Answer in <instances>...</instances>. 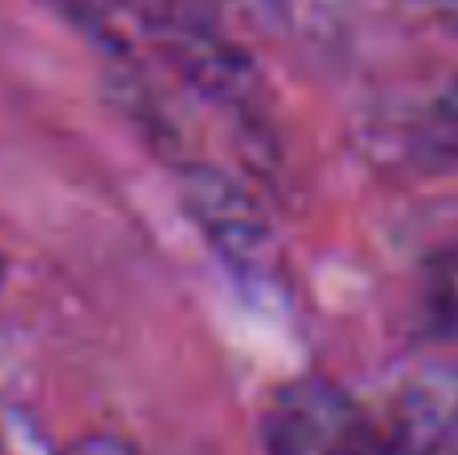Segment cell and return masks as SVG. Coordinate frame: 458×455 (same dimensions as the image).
<instances>
[{
  "instance_id": "obj_1",
  "label": "cell",
  "mask_w": 458,
  "mask_h": 455,
  "mask_svg": "<svg viewBox=\"0 0 458 455\" xmlns=\"http://www.w3.org/2000/svg\"><path fill=\"white\" fill-rule=\"evenodd\" d=\"M261 435L266 455H386L390 448V427L318 375L277 387Z\"/></svg>"
},
{
  "instance_id": "obj_7",
  "label": "cell",
  "mask_w": 458,
  "mask_h": 455,
  "mask_svg": "<svg viewBox=\"0 0 458 455\" xmlns=\"http://www.w3.org/2000/svg\"><path fill=\"white\" fill-rule=\"evenodd\" d=\"M0 279H4V258H0Z\"/></svg>"
},
{
  "instance_id": "obj_5",
  "label": "cell",
  "mask_w": 458,
  "mask_h": 455,
  "mask_svg": "<svg viewBox=\"0 0 458 455\" xmlns=\"http://www.w3.org/2000/svg\"><path fill=\"white\" fill-rule=\"evenodd\" d=\"M435 117L443 121L451 133H458V77L443 89V97H438V105H435Z\"/></svg>"
},
{
  "instance_id": "obj_6",
  "label": "cell",
  "mask_w": 458,
  "mask_h": 455,
  "mask_svg": "<svg viewBox=\"0 0 458 455\" xmlns=\"http://www.w3.org/2000/svg\"><path fill=\"white\" fill-rule=\"evenodd\" d=\"M430 13H435L446 29H458V0H430Z\"/></svg>"
},
{
  "instance_id": "obj_2",
  "label": "cell",
  "mask_w": 458,
  "mask_h": 455,
  "mask_svg": "<svg viewBox=\"0 0 458 455\" xmlns=\"http://www.w3.org/2000/svg\"><path fill=\"white\" fill-rule=\"evenodd\" d=\"M185 202H190L198 226L214 238V246L229 262L250 266L258 258L261 242H266V226L233 182H225L222 174H209V169H198L185 182Z\"/></svg>"
},
{
  "instance_id": "obj_3",
  "label": "cell",
  "mask_w": 458,
  "mask_h": 455,
  "mask_svg": "<svg viewBox=\"0 0 458 455\" xmlns=\"http://www.w3.org/2000/svg\"><path fill=\"white\" fill-rule=\"evenodd\" d=\"M422 322L430 335L458 339V238L438 246L422 266Z\"/></svg>"
},
{
  "instance_id": "obj_4",
  "label": "cell",
  "mask_w": 458,
  "mask_h": 455,
  "mask_svg": "<svg viewBox=\"0 0 458 455\" xmlns=\"http://www.w3.org/2000/svg\"><path fill=\"white\" fill-rule=\"evenodd\" d=\"M64 455H141L125 435H113V432H93V435H81L77 443H69Z\"/></svg>"
}]
</instances>
